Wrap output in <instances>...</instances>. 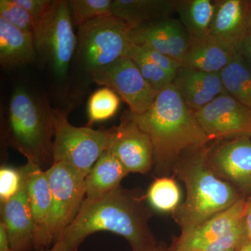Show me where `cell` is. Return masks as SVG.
<instances>
[{"instance_id":"1","label":"cell","mask_w":251,"mask_h":251,"mask_svg":"<svg viewBox=\"0 0 251 251\" xmlns=\"http://www.w3.org/2000/svg\"><path fill=\"white\" fill-rule=\"evenodd\" d=\"M147 201L140 190L122 186L101 197L85 199L59 239L66 243L68 251H78L86 238L103 231L125 238L133 251L156 250L158 244L149 226L153 213Z\"/></svg>"},{"instance_id":"2","label":"cell","mask_w":251,"mask_h":251,"mask_svg":"<svg viewBox=\"0 0 251 251\" xmlns=\"http://www.w3.org/2000/svg\"><path fill=\"white\" fill-rule=\"evenodd\" d=\"M151 140L153 171L160 177L174 173L183 153L205 148L208 138L196 116L173 84L158 92L154 102L141 114L126 112Z\"/></svg>"},{"instance_id":"3","label":"cell","mask_w":251,"mask_h":251,"mask_svg":"<svg viewBox=\"0 0 251 251\" xmlns=\"http://www.w3.org/2000/svg\"><path fill=\"white\" fill-rule=\"evenodd\" d=\"M207 147L183 153L175 166L173 174L186 190V199L173 212L181 234L189 233L244 197L211 169L206 158Z\"/></svg>"},{"instance_id":"4","label":"cell","mask_w":251,"mask_h":251,"mask_svg":"<svg viewBox=\"0 0 251 251\" xmlns=\"http://www.w3.org/2000/svg\"><path fill=\"white\" fill-rule=\"evenodd\" d=\"M55 115L47 99L25 87L10 97L6 113V135L11 146L40 168L53 164Z\"/></svg>"},{"instance_id":"5","label":"cell","mask_w":251,"mask_h":251,"mask_svg":"<svg viewBox=\"0 0 251 251\" xmlns=\"http://www.w3.org/2000/svg\"><path fill=\"white\" fill-rule=\"evenodd\" d=\"M77 29L75 53L90 74L125 57L132 44V28L112 15L84 23Z\"/></svg>"},{"instance_id":"6","label":"cell","mask_w":251,"mask_h":251,"mask_svg":"<svg viewBox=\"0 0 251 251\" xmlns=\"http://www.w3.org/2000/svg\"><path fill=\"white\" fill-rule=\"evenodd\" d=\"M69 1H54L45 18L38 23L34 34L37 59L50 68L54 76L67 77L77 39L74 30Z\"/></svg>"},{"instance_id":"7","label":"cell","mask_w":251,"mask_h":251,"mask_svg":"<svg viewBox=\"0 0 251 251\" xmlns=\"http://www.w3.org/2000/svg\"><path fill=\"white\" fill-rule=\"evenodd\" d=\"M54 111L53 163H67L86 177L100 156L106 151L110 130L74 126L68 121V112Z\"/></svg>"},{"instance_id":"8","label":"cell","mask_w":251,"mask_h":251,"mask_svg":"<svg viewBox=\"0 0 251 251\" xmlns=\"http://www.w3.org/2000/svg\"><path fill=\"white\" fill-rule=\"evenodd\" d=\"M246 197L213 216L189 233L173 241L171 251H226L240 249L247 243L244 226Z\"/></svg>"},{"instance_id":"9","label":"cell","mask_w":251,"mask_h":251,"mask_svg":"<svg viewBox=\"0 0 251 251\" xmlns=\"http://www.w3.org/2000/svg\"><path fill=\"white\" fill-rule=\"evenodd\" d=\"M52 195L49 234L51 244L72 224L85 199V177L70 165L54 163L46 171Z\"/></svg>"},{"instance_id":"10","label":"cell","mask_w":251,"mask_h":251,"mask_svg":"<svg viewBox=\"0 0 251 251\" xmlns=\"http://www.w3.org/2000/svg\"><path fill=\"white\" fill-rule=\"evenodd\" d=\"M90 75L97 85L113 90L127 103L133 114H141L148 110L158 94L147 82L136 64L126 56Z\"/></svg>"},{"instance_id":"11","label":"cell","mask_w":251,"mask_h":251,"mask_svg":"<svg viewBox=\"0 0 251 251\" xmlns=\"http://www.w3.org/2000/svg\"><path fill=\"white\" fill-rule=\"evenodd\" d=\"M211 169L239 193L251 194V140L239 136L218 140L206 149Z\"/></svg>"},{"instance_id":"12","label":"cell","mask_w":251,"mask_h":251,"mask_svg":"<svg viewBox=\"0 0 251 251\" xmlns=\"http://www.w3.org/2000/svg\"><path fill=\"white\" fill-rule=\"evenodd\" d=\"M196 116L211 142L251 136V110L229 94L219 96Z\"/></svg>"},{"instance_id":"13","label":"cell","mask_w":251,"mask_h":251,"mask_svg":"<svg viewBox=\"0 0 251 251\" xmlns=\"http://www.w3.org/2000/svg\"><path fill=\"white\" fill-rule=\"evenodd\" d=\"M110 130L106 151L122 163L128 173L147 174L153 168V149L148 135L126 113L121 123Z\"/></svg>"},{"instance_id":"14","label":"cell","mask_w":251,"mask_h":251,"mask_svg":"<svg viewBox=\"0 0 251 251\" xmlns=\"http://www.w3.org/2000/svg\"><path fill=\"white\" fill-rule=\"evenodd\" d=\"M25 181L28 199L35 225L34 249L47 250L50 242L49 221L52 210V195L46 171L27 162L19 168Z\"/></svg>"},{"instance_id":"15","label":"cell","mask_w":251,"mask_h":251,"mask_svg":"<svg viewBox=\"0 0 251 251\" xmlns=\"http://www.w3.org/2000/svg\"><path fill=\"white\" fill-rule=\"evenodd\" d=\"M251 19L250 0L216 1L209 37L232 53H237Z\"/></svg>"},{"instance_id":"16","label":"cell","mask_w":251,"mask_h":251,"mask_svg":"<svg viewBox=\"0 0 251 251\" xmlns=\"http://www.w3.org/2000/svg\"><path fill=\"white\" fill-rule=\"evenodd\" d=\"M1 221L6 227L11 249L23 251L34 249L35 225L24 178L19 191L7 202L1 204Z\"/></svg>"},{"instance_id":"17","label":"cell","mask_w":251,"mask_h":251,"mask_svg":"<svg viewBox=\"0 0 251 251\" xmlns=\"http://www.w3.org/2000/svg\"><path fill=\"white\" fill-rule=\"evenodd\" d=\"M173 84L186 105L195 112L219 96L227 94L220 74L201 72L182 66L176 73Z\"/></svg>"},{"instance_id":"18","label":"cell","mask_w":251,"mask_h":251,"mask_svg":"<svg viewBox=\"0 0 251 251\" xmlns=\"http://www.w3.org/2000/svg\"><path fill=\"white\" fill-rule=\"evenodd\" d=\"M177 5L178 1L173 0H112L111 14L133 29L170 18L176 12Z\"/></svg>"},{"instance_id":"19","label":"cell","mask_w":251,"mask_h":251,"mask_svg":"<svg viewBox=\"0 0 251 251\" xmlns=\"http://www.w3.org/2000/svg\"><path fill=\"white\" fill-rule=\"evenodd\" d=\"M37 59L34 36L0 18V63L6 68L21 67Z\"/></svg>"},{"instance_id":"20","label":"cell","mask_w":251,"mask_h":251,"mask_svg":"<svg viewBox=\"0 0 251 251\" xmlns=\"http://www.w3.org/2000/svg\"><path fill=\"white\" fill-rule=\"evenodd\" d=\"M234 54L211 38L192 39L181 61L182 67L207 73L220 74L232 61Z\"/></svg>"},{"instance_id":"21","label":"cell","mask_w":251,"mask_h":251,"mask_svg":"<svg viewBox=\"0 0 251 251\" xmlns=\"http://www.w3.org/2000/svg\"><path fill=\"white\" fill-rule=\"evenodd\" d=\"M128 173L113 155L105 151L85 177V199L101 197L120 187Z\"/></svg>"},{"instance_id":"22","label":"cell","mask_w":251,"mask_h":251,"mask_svg":"<svg viewBox=\"0 0 251 251\" xmlns=\"http://www.w3.org/2000/svg\"><path fill=\"white\" fill-rule=\"evenodd\" d=\"M216 9V1L210 0L178 1L176 13L179 21L192 39L209 37Z\"/></svg>"},{"instance_id":"23","label":"cell","mask_w":251,"mask_h":251,"mask_svg":"<svg viewBox=\"0 0 251 251\" xmlns=\"http://www.w3.org/2000/svg\"><path fill=\"white\" fill-rule=\"evenodd\" d=\"M179 23V19L167 18L135 28L130 31L131 43L169 56L173 34Z\"/></svg>"},{"instance_id":"24","label":"cell","mask_w":251,"mask_h":251,"mask_svg":"<svg viewBox=\"0 0 251 251\" xmlns=\"http://www.w3.org/2000/svg\"><path fill=\"white\" fill-rule=\"evenodd\" d=\"M220 75L227 94L251 110V69L237 52Z\"/></svg>"},{"instance_id":"25","label":"cell","mask_w":251,"mask_h":251,"mask_svg":"<svg viewBox=\"0 0 251 251\" xmlns=\"http://www.w3.org/2000/svg\"><path fill=\"white\" fill-rule=\"evenodd\" d=\"M146 196L150 205L160 212L173 213L181 204V190L171 176L156 178L150 185Z\"/></svg>"},{"instance_id":"26","label":"cell","mask_w":251,"mask_h":251,"mask_svg":"<svg viewBox=\"0 0 251 251\" xmlns=\"http://www.w3.org/2000/svg\"><path fill=\"white\" fill-rule=\"evenodd\" d=\"M120 98L108 87H102L94 92L87 103L88 126L95 122L105 121L115 116L120 108Z\"/></svg>"},{"instance_id":"27","label":"cell","mask_w":251,"mask_h":251,"mask_svg":"<svg viewBox=\"0 0 251 251\" xmlns=\"http://www.w3.org/2000/svg\"><path fill=\"white\" fill-rule=\"evenodd\" d=\"M126 57L136 64L145 80L157 92H159L173 84L175 77L155 63L143 57L135 50L133 44L130 46Z\"/></svg>"},{"instance_id":"28","label":"cell","mask_w":251,"mask_h":251,"mask_svg":"<svg viewBox=\"0 0 251 251\" xmlns=\"http://www.w3.org/2000/svg\"><path fill=\"white\" fill-rule=\"evenodd\" d=\"M112 0H71L73 23L77 27L96 18L111 16Z\"/></svg>"},{"instance_id":"29","label":"cell","mask_w":251,"mask_h":251,"mask_svg":"<svg viewBox=\"0 0 251 251\" xmlns=\"http://www.w3.org/2000/svg\"><path fill=\"white\" fill-rule=\"evenodd\" d=\"M0 18L18 29L34 36L37 22L26 10L16 4L14 0L0 1Z\"/></svg>"},{"instance_id":"30","label":"cell","mask_w":251,"mask_h":251,"mask_svg":"<svg viewBox=\"0 0 251 251\" xmlns=\"http://www.w3.org/2000/svg\"><path fill=\"white\" fill-rule=\"evenodd\" d=\"M22 174L20 169L2 166L0 170V201L1 204L7 202L21 188Z\"/></svg>"},{"instance_id":"31","label":"cell","mask_w":251,"mask_h":251,"mask_svg":"<svg viewBox=\"0 0 251 251\" xmlns=\"http://www.w3.org/2000/svg\"><path fill=\"white\" fill-rule=\"evenodd\" d=\"M133 46L143 57L159 66L172 76L175 77L179 68L181 67V63L171 58L169 56L161 53L154 50L144 47V46H137L135 44H133Z\"/></svg>"},{"instance_id":"32","label":"cell","mask_w":251,"mask_h":251,"mask_svg":"<svg viewBox=\"0 0 251 251\" xmlns=\"http://www.w3.org/2000/svg\"><path fill=\"white\" fill-rule=\"evenodd\" d=\"M16 4L26 10L38 23L49 14L53 4L51 0H14Z\"/></svg>"},{"instance_id":"33","label":"cell","mask_w":251,"mask_h":251,"mask_svg":"<svg viewBox=\"0 0 251 251\" xmlns=\"http://www.w3.org/2000/svg\"><path fill=\"white\" fill-rule=\"evenodd\" d=\"M237 53L251 69V19L238 49Z\"/></svg>"},{"instance_id":"34","label":"cell","mask_w":251,"mask_h":251,"mask_svg":"<svg viewBox=\"0 0 251 251\" xmlns=\"http://www.w3.org/2000/svg\"><path fill=\"white\" fill-rule=\"evenodd\" d=\"M244 220L247 233V242H251V194L249 197L246 198Z\"/></svg>"},{"instance_id":"35","label":"cell","mask_w":251,"mask_h":251,"mask_svg":"<svg viewBox=\"0 0 251 251\" xmlns=\"http://www.w3.org/2000/svg\"><path fill=\"white\" fill-rule=\"evenodd\" d=\"M44 251H68V248L66 243L62 239L57 241L50 249Z\"/></svg>"},{"instance_id":"36","label":"cell","mask_w":251,"mask_h":251,"mask_svg":"<svg viewBox=\"0 0 251 251\" xmlns=\"http://www.w3.org/2000/svg\"><path fill=\"white\" fill-rule=\"evenodd\" d=\"M237 251H251V242L246 243L244 245H243Z\"/></svg>"},{"instance_id":"37","label":"cell","mask_w":251,"mask_h":251,"mask_svg":"<svg viewBox=\"0 0 251 251\" xmlns=\"http://www.w3.org/2000/svg\"><path fill=\"white\" fill-rule=\"evenodd\" d=\"M157 251H171L168 249V248L164 247V246L158 245L157 247Z\"/></svg>"},{"instance_id":"38","label":"cell","mask_w":251,"mask_h":251,"mask_svg":"<svg viewBox=\"0 0 251 251\" xmlns=\"http://www.w3.org/2000/svg\"><path fill=\"white\" fill-rule=\"evenodd\" d=\"M0 251H15L13 250L11 247L7 248V249H3V250H0Z\"/></svg>"},{"instance_id":"39","label":"cell","mask_w":251,"mask_h":251,"mask_svg":"<svg viewBox=\"0 0 251 251\" xmlns=\"http://www.w3.org/2000/svg\"><path fill=\"white\" fill-rule=\"evenodd\" d=\"M237 251L236 250H229V251Z\"/></svg>"},{"instance_id":"40","label":"cell","mask_w":251,"mask_h":251,"mask_svg":"<svg viewBox=\"0 0 251 251\" xmlns=\"http://www.w3.org/2000/svg\"><path fill=\"white\" fill-rule=\"evenodd\" d=\"M152 251H157V249H156V250Z\"/></svg>"}]
</instances>
